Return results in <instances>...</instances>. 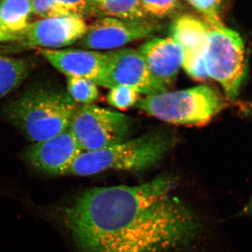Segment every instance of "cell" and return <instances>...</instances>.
Segmentation results:
<instances>
[{
	"instance_id": "6da1fadb",
	"label": "cell",
	"mask_w": 252,
	"mask_h": 252,
	"mask_svg": "<svg viewBox=\"0 0 252 252\" xmlns=\"http://www.w3.org/2000/svg\"><path fill=\"white\" fill-rule=\"evenodd\" d=\"M177 180L161 175L135 186L83 192L67 212L80 252H164L196 235L198 220L175 195Z\"/></svg>"
},
{
	"instance_id": "7a4b0ae2",
	"label": "cell",
	"mask_w": 252,
	"mask_h": 252,
	"mask_svg": "<svg viewBox=\"0 0 252 252\" xmlns=\"http://www.w3.org/2000/svg\"><path fill=\"white\" fill-rule=\"evenodd\" d=\"M172 145L173 140L167 134L149 132L98 150L83 151L67 174L85 177L110 170H145L160 161Z\"/></svg>"
},
{
	"instance_id": "3957f363",
	"label": "cell",
	"mask_w": 252,
	"mask_h": 252,
	"mask_svg": "<svg viewBox=\"0 0 252 252\" xmlns=\"http://www.w3.org/2000/svg\"><path fill=\"white\" fill-rule=\"evenodd\" d=\"M136 107L167 124L203 126L211 122L227 106L225 97L208 86L201 85L147 95Z\"/></svg>"
},
{
	"instance_id": "277c9868",
	"label": "cell",
	"mask_w": 252,
	"mask_h": 252,
	"mask_svg": "<svg viewBox=\"0 0 252 252\" xmlns=\"http://www.w3.org/2000/svg\"><path fill=\"white\" fill-rule=\"evenodd\" d=\"M77 107L67 93L40 89L15 102L10 117L30 140L38 142L67 130Z\"/></svg>"
},
{
	"instance_id": "5b68a950",
	"label": "cell",
	"mask_w": 252,
	"mask_h": 252,
	"mask_svg": "<svg viewBox=\"0 0 252 252\" xmlns=\"http://www.w3.org/2000/svg\"><path fill=\"white\" fill-rule=\"evenodd\" d=\"M206 24L204 63L207 76L220 84L228 100L234 101L246 76L245 44L239 33L223 23Z\"/></svg>"
},
{
	"instance_id": "8992f818",
	"label": "cell",
	"mask_w": 252,
	"mask_h": 252,
	"mask_svg": "<svg viewBox=\"0 0 252 252\" xmlns=\"http://www.w3.org/2000/svg\"><path fill=\"white\" fill-rule=\"evenodd\" d=\"M132 124L122 113L88 104L77 107L68 128L83 151H94L127 140Z\"/></svg>"
},
{
	"instance_id": "52a82bcc",
	"label": "cell",
	"mask_w": 252,
	"mask_h": 252,
	"mask_svg": "<svg viewBox=\"0 0 252 252\" xmlns=\"http://www.w3.org/2000/svg\"><path fill=\"white\" fill-rule=\"evenodd\" d=\"M105 54V67L97 86L109 89L127 86L146 96L167 91L151 74L139 50L119 49Z\"/></svg>"
},
{
	"instance_id": "ba28073f",
	"label": "cell",
	"mask_w": 252,
	"mask_h": 252,
	"mask_svg": "<svg viewBox=\"0 0 252 252\" xmlns=\"http://www.w3.org/2000/svg\"><path fill=\"white\" fill-rule=\"evenodd\" d=\"M160 28L157 23L147 19L126 21L102 17L88 28L79 44L83 49L91 51H113L133 41L148 38Z\"/></svg>"
},
{
	"instance_id": "9c48e42d",
	"label": "cell",
	"mask_w": 252,
	"mask_h": 252,
	"mask_svg": "<svg viewBox=\"0 0 252 252\" xmlns=\"http://www.w3.org/2000/svg\"><path fill=\"white\" fill-rule=\"evenodd\" d=\"M88 28L81 16L44 18L28 25L18 36V40L23 46L57 49L72 45L80 40Z\"/></svg>"
},
{
	"instance_id": "30bf717a",
	"label": "cell",
	"mask_w": 252,
	"mask_h": 252,
	"mask_svg": "<svg viewBox=\"0 0 252 252\" xmlns=\"http://www.w3.org/2000/svg\"><path fill=\"white\" fill-rule=\"evenodd\" d=\"M170 34V37L183 49L182 68L187 74L195 81L207 80L209 77L204 63L207 39L206 23L192 15H182L174 20Z\"/></svg>"
},
{
	"instance_id": "8fae6325",
	"label": "cell",
	"mask_w": 252,
	"mask_h": 252,
	"mask_svg": "<svg viewBox=\"0 0 252 252\" xmlns=\"http://www.w3.org/2000/svg\"><path fill=\"white\" fill-rule=\"evenodd\" d=\"M83 152L72 132L67 128L58 135L35 142L28 152L33 166L50 175L67 174L74 159Z\"/></svg>"
},
{
	"instance_id": "7c38bea8",
	"label": "cell",
	"mask_w": 252,
	"mask_h": 252,
	"mask_svg": "<svg viewBox=\"0 0 252 252\" xmlns=\"http://www.w3.org/2000/svg\"><path fill=\"white\" fill-rule=\"evenodd\" d=\"M41 54L56 69L68 77L89 79L97 84L103 74L105 53L86 49H42Z\"/></svg>"
},
{
	"instance_id": "4fadbf2b",
	"label": "cell",
	"mask_w": 252,
	"mask_h": 252,
	"mask_svg": "<svg viewBox=\"0 0 252 252\" xmlns=\"http://www.w3.org/2000/svg\"><path fill=\"white\" fill-rule=\"evenodd\" d=\"M139 51L154 79L168 89L182 67L184 51L182 46L170 36L154 38L144 43Z\"/></svg>"
},
{
	"instance_id": "5bb4252c",
	"label": "cell",
	"mask_w": 252,
	"mask_h": 252,
	"mask_svg": "<svg viewBox=\"0 0 252 252\" xmlns=\"http://www.w3.org/2000/svg\"><path fill=\"white\" fill-rule=\"evenodd\" d=\"M91 10L102 17L140 21L147 19L140 0H91Z\"/></svg>"
},
{
	"instance_id": "9a60e30c",
	"label": "cell",
	"mask_w": 252,
	"mask_h": 252,
	"mask_svg": "<svg viewBox=\"0 0 252 252\" xmlns=\"http://www.w3.org/2000/svg\"><path fill=\"white\" fill-rule=\"evenodd\" d=\"M32 12V0H0V18L5 27L16 35L27 28Z\"/></svg>"
},
{
	"instance_id": "2e32d148",
	"label": "cell",
	"mask_w": 252,
	"mask_h": 252,
	"mask_svg": "<svg viewBox=\"0 0 252 252\" xmlns=\"http://www.w3.org/2000/svg\"><path fill=\"white\" fill-rule=\"evenodd\" d=\"M27 61L0 55V99L16 89L29 74Z\"/></svg>"
},
{
	"instance_id": "e0dca14e",
	"label": "cell",
	"mask_w": 252,
	"mask_h": 252,
	"mask_svg": "<svg viewBox=\"0 0 252 252\" xmlns=\"http://www.w3.org/2000/svg\"><path fill=\"white\" fill-rule=\"evenodd\" d=\"M67 79V94L76 104H92L98 98V86L94 81L77 77Z\"/></svg>"
},
{
	"instance_id": "ac0fdd59",
	"label": "cell",
	"mask_w": 252,
	"mask_h": 252,
	"mask_svg": "<svg viewBox=\"0 0 252 252\" xmlns=\"http://www.w3.org/2000/svg\"><path fill=\"white\" fill-rule=\"evenodd\" d=\"M140 94L138 91L127 86H116L107 94V102L115 108L126 110L137 104L140 99Z\"/></svg>"
},
{
	"instance_id": "d6986e66",
	"label": "cell",
	"mask_w": 252,
	"mask_h": 252,
	"mask_svg": "<svg viewBox=\"0 0 252 252\" xmlns=\"http://www.w3.org/2000/svg\"><path fill=\"white\" fill-rule=\"evenodd\" d=\"M147 17L162 19L170 16L178 9L180 0H140Z\"/></svg>"
},
{
	"instance_id": "ffe728a7",
	"label": "cell",
	"mask_w": 252,
	"mask_h": 252,
	"mask_svg": "<svg viewBox=\"0 0 252 252\" xmlns=\"http://www.w3.org/2000/svg\"><path fill=\"white\" fill-rule=\"evenodd\" d=\"M189 4L200 13L209 24L222 23L220 10L224 0H187Z\"/></svg>"
},
{
	"instance_id": "44dd1931",
	"label": "cell",
	"mask_w": 252,
	"mask_h": 252,
	"mask_svg": "<svg viewBox=\"0 0 252 252\" xmlns=\"http://www.w3.org/2000/svg\"><path fill=\"white\" fill-rule=\"evenodd\" d=\"M63 16H79L91 10V0H54Z\"/></svg>"
},
{
	"instance_id": "7402d4cb",
	"label": "cell",
	"mask_w": 252,
	"mask_h": 252,
	"mask_svg": "<svg viewBox=\"0 0 252 252\" xmlns=\"http://www.w3.org/2000/svg\"><path fill=\"white\" fill-rule=\"evenodd\" d=\"M32 12L40 18H49L63 16L54 0H32Z\"/></svg>"
},
{
	"instance_id": "603a6c76",
	"label": "cell",
	"mask_w": 252,
	"mask_h": 252,
	"mask_svg": "<svg viewBox=\"0 0 252 252\" xmlns=\"http://www.w3.org/2000/svg\"><path fill=\"white\" fill-rule=\"evenodd\" d=\"M18 36L10 32L1 21L0 18V43L8 42V41H17Z\"/></svg>"
},
{
	"instance_id": "cb8c5ba5",
	"label": "cell",
	"mask_w": 252,
	"mask_h": 252,
	"mask_svg": "<svg viewBox=\"0 0 252 252\" xmlns=\"http://www.w3.org/2000/svg\"><path fill=\"white\" fill-rule=\"evenodd\" d=\"M245 212L246 214L252 215V196L250 201H249L248 205H247L246 207L245 208Z\"/></svg>"
}]
</instances>
